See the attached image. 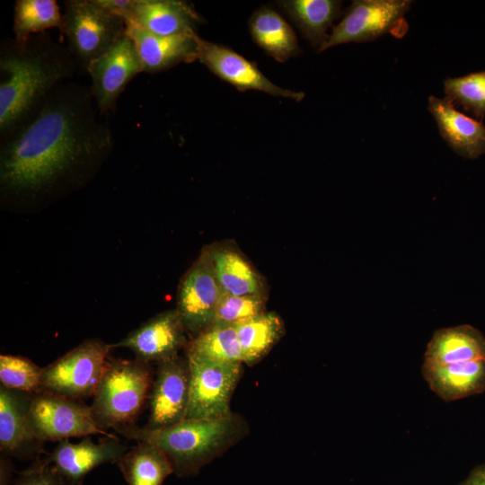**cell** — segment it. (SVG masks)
Returning a JSON list of instances; mask_svg holds the SVG:
<instances>
[{
  "mask_svg": "<svg viewBox=\"0 0 485 485\" xmlns=\"http://www.w3.org/2000/svg\"><path fill=\"white\" fill-rule=\"evenodd\" d=\"M103 116L91 88L71 81L58 86L29 119L1 138L2 190L36 198L78 182L113 149Z\"/></svg>",
  "mask_w": 485,
  "mask_h": 485,
  "instance_id": "6da1fadb",
  "label": "cell"
},
{
  "mask_svg": "<svg viewBox=\"0 0 485 485\" xmlns=\"http://www.w3.org/2000/svg\"><path fill=\"white\" fill-rule=\"evenodd\" d=\"M69 50L47 32L31 35L23 44L8 40L0 51L1 138L29 119L77 68Z\"/></svg>",
  "mask_w": 485,
  "mask_h": 485,
  "instance_id": "7a4b0ae2",
  "label": "cell"
},
{
  "mask_svg": "<svg viewBox=\"0 0 485 485\" xmlns=\"http://www.w3.org/2000/svg\"><path fill=\"white\" fill-rule=\"evenodd\" d=\"M248 431L234 413L220 419H184L171 427L150 430L136 425L117 430L128 439L158 446L179 477L192 476L238 442Z\"/></svg>",
  "mask_w": 485,
  "mask_h": 485,
  "instance_id": "3957f363",
  "label": "cell"
},
{
  "mask_svg": "<svg viewBox=\"0 0 485 485\" xmlns=\"http://www.w3.org/2000/svg\"><path fill=\"white\" fill-rule=\"evenodd\" d=\"M152 384L149 364L109 357L90 406L97 426L117 431L136 425Z\"/></svg>",
  "mask_w": 485,
  "mask_h": 485,
  "instance_id": "277c9868",
  "label": "cell"
},
{
  "mask_svg": "<svg viewBox=\"0 0 485 485\" xmlns=\"http://www.w3.org/2000/svg\"><path fill=\"white\" fill-rule=\"evenodd\" d=\"M64 5L63 34L75 61L86 70L125 33V20L100 7L93 0H66Z\"/></svg>",
  "mask_w": 485,
  "mask_h": 485,
  "instance_id": "5b68a950",
  "label": "cell"
},
{
  "mask_svg": "<svg viewBox=\"0 0 485 485\" xmlns=\"http://www.w3.org/2000/svg\"><path fill=\"white\" fill-rule=\"evenodd\" d=\"M111 345L88 339L43 368L42 392L80 401L93 397Z\"/></svg>",
  "mask_w": 485,
  "mask_h": 485,
  "instance_id": "8992f818",
  "label": "cell"
},
{
  "mask_svg": "<svg viewBox=\"0 0 485 485\" xmlns=\"http://www.w3.org/2000/svg\"><path fill=\"white\" fill-rule=\"evenodd\" d=\"M187 357L190 376L186 418L220 419L232 414L231 398L242 364L215 361L191 354H187Z\"/></svg>",
  "mask_w": 485,
  "mask_h": 485,
  "instance_id": "52a82bcc",
  "label": "cell"
},
{
  "mask_svg": "<svg viewBox=\"0 0 485 485\" xmlns=\"http://www.w3.org/2000/svg\"><path fill=\"white\" fill-rule=\"evenodd\" d=\"M29 419L36 438L42 443L92 435L116 437L97 426L90 406L52 393L31 395Z\"/></svg>",
  "mask_w": 485,
  "mask_h": 485,
  "instance_id": "ba28073f",
  "label": "cell"
},
{
  "mask_svg": "<svg viewBox=\"0 0 485 485\" xmlns=\"http://www.w3.org/2000/svg\"><path fill=\"white\" fill-rule=\"evenodd\" d=\"M409 0H356L332 29L319 52L336 45L374 40L393 32L404 22Z\"/></svg>",
  "mask_w": 485,
  "mask_h": 485,
  "instance_id": "9c48e42d",
  "label": "cell"
},
{
  "mask_svg": "<svg viewBox=\"0 0 485 485\" xmlns=\"http://www.w3.org/2000/svg\"><path fill=\"white\" fill-rule=\"evenodd\" d=\"M223 293L208 250L205 249L184 275L179 287L176 310L186 331L197 337L214 324Z\"/></svg>",
  "mask_w": 485,
  "mask_h": 485,
  "instance_id": "30bf717a",
  "label": "cell"
},
{
  "mask_svg": "<svg viewBox=\"0 0 485 485\" xmlns=\"http://www.w3.org/2000/svg\"><path fill=\"white\" fill-rule=\"evenodd\" d=\"M149 394V419L144 427L156 430L179 423L186 418L190 395V365L176 356L157 364Z\"/></svg>",
  "mask_w": 485,
  "mask_h": 485,
  "instance_id": "8fae6325",
  "label": "cell"
},
{
  "mask_svg": "<svg viewBox=\"0 0 485 485\" xmlns=\"http://www.w3.org/2000/svg\"><path fill=\"white\" fill-rule=\"evenodd\" d=\"M91 76V91L101 114L112 110L128 82L143 72L132 40L124 33L105 54L86 68Z\"/></svg>",
  "mask_w": 485,
  "mask_h": 485,
  "instance_id": "7c38bea8",
  "label": "cell"
},
{
  "mask_svg": "<svg viewBox=\"0 0 485 485\" xmlns=\"http://www.w3.org/2000/svg\"><path fill=\"white\" fill-rule=\"evenodd\" d=\"M198 60L239 91H260L296 101L304 97L302 92H294L276 85L260 71L255 63L223 45L200 39Z\"/></svg>",
  "mask_w": 485,
  "mask_h": 485,
  "instance_id": "4fadbf2b",
  "label": "cell"
},
{
  "mask_svg": "<svg viewBox=\"0 0 485 485\" xmlns=\"http://www.w3.org/2000/svg\"><path fill=\"white\" fill-rule=\"evenodd\" d=\"M185 331L178 311L169 310L151 318L111 348H128L136 359L158 364L178 356L186 346Z\"/></svg>",
  "mask_w": 485,
  "mask_h": 485,
  "instance_id": "5bb4252c",
  "label": "cell"
},
{
  "mask_svg": "<svg viewBox=\"0 0 485 485\" xmlns=\"http://www.w3.org/2000/svg\"><path fill=\"white\" fill-rule=\"evenodd\" d=\"M90 436L79 443L62 440L45 458L69 485H82L94 468L104 463H117L128 450L117 437L106 436L95 443Z\"/></svg>",
  "mask_w": 485,
  "mask_h": 485,
  "instance_id": "9a60e30c",
  "label": "cell"
},
{
  "mask_svg": "<svg viewBox=\"0 0 485 485\" xmlns=\"http://www.w3.org/2000/svg\"><path fill=\"white\" fill-rule=\"evenodd\" d=\"M125 33L137 48L144 72L156 73L180 63L198 59V34L160 36L150 33L131 20H125Z\"/></svg>",
  "mask_w": 485,
  "mask_h": 485,
  "instance_id": "2e32d148",
  "label": "cell"
},
{
  "mask_svg": "<svg viewBox=\"0 0 485 485\" xmlns=\"http://www.w3.org/2000/svg\"><path fill=\"white\" fill-rule=\"evenodd\" d=\"M31 395L0 384V451L5 457L28 458L42 452L29 419Z\"/></svg>",
  "mask_w": 485,
  "mask_h": 485,
  "instance_id": "e0dca14e",
  "label": "cell"
},
{
  "mask_svg": "<svg viewBox=\"0 0 485 485\" xmlns=\"http://www.w3.org/2000/svg\"><path fill=\"white\" fill-rule=\"evenodd\" d=\"M131 20L150 33L160 36L197 34L204 22L193 6L179 0H135Z\"/></svg>",
  "mask_w": 485,
  "mask_h": 485,
  "instance_id": "ac0fdd59",
  "label": "cell"
},
{
  "mask_svg": "<svg viewBox=\"0 0 485 485\" xmlns=\"http://www.w3.org/2000/svg\"><path fill=\"white\" fill-rule=\"evenodd\" d=\"M428 110L445 141L458 154L475 159L485 154V126L458 111L448 98L430 96Z\"/></svg>",
  "mask_w": 485,
  "mask_h": 485,
  "instance_id": "d6986e66",
  "label": "cell"
},
{
  "mask_svg": "<svg viewBox=\"0 0 485 485\" xmlns=\"http://www.w3.org/2000/svg\"><path fill=\"white\" fill-rule=\"evenodd\" d=\"M421 372L429 389L446 402L485 392V360L448 365L423 362Z\"/></svg>",
  "mask_w": 485,
  "mask_h": 485,
  "instance_id": "ffe728a7",
  "label": "cell"
},
{
  "mask_svg": "<svg viewBox=\"0 0 485 485\" xmlns=\"http://www.w3.org/2000/svg\"><path fill=\"white\" fill-rule=\"evenodd\" d=\"M485 360V336L469 324L436 330L424 354V362L434 365Z\"/></svg>",
  "mask_w": 485,
  "mask_h": 485,
  "instance_id": "44dd1931",
  "label": "cell"
},
{
  "mask_svg": "<svg viewBox=\"0 0 485 485\" xmlns=\"http://www.w3.org/2000/svg\"><path fill=\"white\" fill-rule=\"evenodd\" d=\"M207 250L223 292L234 295H264L261 277L239 251L227 246Z\"/></svg>",
  "mask_w": 485,
  "mask_h": 485,
  "instance_id": "7402d4cb",
  "label": "cell"
},
{
  "mask_svg": "<svg viewBox=\"0 0 485 485\" xmlns=\"http://www.w3.org/2000/svg\"><path fill=\"white\" fill-rule=\"evenodd\" d=\"M249 25L254 42L277 61L285 62L299 53L295 33L273 9L266 6L258 9Z\"/></svg>",
  "mask_w": 485,
  "mask_h": 485,
  "instance_id": "603a6c76",
  "label": "cell"
},
{
  "mask_svg": "<svg viewBox=\"0 0 485 485\" xmlns=\"http://www.w3.org/2000/svg\"><path fill=\"white\" fill-rule=\"evenodd\" d=\"M313 47L319 48L328 39L327 30L340 15V1L286 0L278 2Z\"/></svg>",
  "mask_w": 485,
  "mask_h": 485,
  "instance_id": "cb8c5ba5",
  "label": "cell"
},
{
  "mask_svg": "<svg viewBox=\"0 0 485 485\" xmlns=\"http://www.w3.org/2000/svg\"><path fill=\"white\" fill-rule=\"evenodd\" d=\"M117 463L128 485H163L174 473L166 454L147 442H137Z\"/></svg>",
  "mask_w": 485,
  "mask_h": 485,
  "instance_id": "d4e9b609",
  "label": "cell"
},
{
  "mask_svg": "<svg viewBox=\"0 0 485 485\" xmlns=\"http://www.w3.org/2000/svg\"><path fill=\"white\" fill-rule=\"evenodd\" d=\"M243 363L253 365L263 358L285 333L278 314L267 313L235 325Z\"/></svg>",
  "mask_w": 485,
  "mask_h": 485,
  "instance_id": "484cf974",
  "label": "cell"
},
{
  "mask_svg": "<svg viewBox=\"0 0 485 485\" xmlns=\"http://www.w3.org/2000/svg\"><path fill=\"white\" fill-rule=\"evenodd\" d=\"M51 28L64 31L63 14L55 0H17L14 4L13 33L18 44L25 43L31 35Z\"/></svg>",
  "mask_w": 485,
  "mask_h": 485,
  "instance_id": "4316f807",
  "label": "cell"
},
{
  "mask_svg": "<svg viewBox=\"0 0 485 485\" xmlns=\"http://www.w3.org/2000/svg\"><path fill=\"white\" fill-rule=\"evenodd\" d=\"M187 354L215 361L243 364L234 325H212L187 345Z\"/></svg>",
  "mask_w": 485,
  "mask_h": 485,
  "instance_id": "83f0119b",
  "label": "cell"
},
{
  "mask_svg": "<svg viewBox=\"0 0 485 485\" xmlns=\"http://www.w3.org/2000/svg\"><path fill=\"white\" fill-rule=\"evenodd\" d=\"M43 368L25 357L2 354L0 356L1 384L31 394L42 392Z\"/></svg>",
  "mask_w": 485,
  "mask_h": 485,
  "instance_id": "f1b7e54d",
  "label": "cell"
},
{
  "mask_svg": "<svg viewBox=\"0 0 485 485\" xmlns=\"http://www.w3.org/2000/svg\"><path fill=\"white\" fill-rule=\"evenodd\" d=\"M446 98L457 102L479 119L485 114V71L445 82Z\"/></svg>",
  "mask_w": 485,
  "mask_h": 485,
  "instance_id": "f546056e",
  "label": "cell"
},
{
  "mask_svg": "<svg viewBox=\"0 0 485 485\" xmlns=\"http://www.w3.org/2000/svg\"><path fill=\"white\" fill-rule=\"evenodd\" d=\"M265 312L264 295H234L224 292L214 324L235 326Z\"/></svg>",
  "mask_w": 485,
  "mask_h": 485,
  "instance_id": "4dcf8cb0",
  "label": "cell"
},
{
  "mask_svg": "<svg viewBox=\"0 0 485 485\" xmlns=\"http://www.w3.org/2000/svg\"><path fill=\"white\" fill-rule=\"evenodd\" d=\"M13 485H69L45 459L35 462L13 481Z\"/></svg>",
  "mask_w": 485,
  "mask_h": 485,
  "instance_id": "1f68e13d",
  "label": "cell"
},
{
  "mask_svg": "<svg viewBox=\"0 0 485 485\" xmlns=\"http://www.w3.org/2000/svg\"><path fill=\"white\" fill-rule=\"evenodd\" d=\"M94 3L104 10L128 19L135 4V0H93Z\"/></svg>",
  "mask_w": 485,
  "mask_h": 485,
  "instance_id": "d6a6232c",
  "label": "cell"
},
{
  "mask_svg": "<svg viewBox=\"0 0 485 485\" xmlns=\"http://www.w3.org/2000/svg\"><path fill=\"white\" fill-rule=\"evenodd\" d=\"M460 485H485V463L473 468Z\"/></svg>",
  "mask_w": 485,
  "mask_h": 485,
  "instance_id": "836d02e7",
  "label": "cell"
},
{
  "mask_svg": "<svg viewBox=\"0 0 485 485\" xmlns=\"http://www.w3.org/2000/svg\"><path fill=\"white\" fill-rule=\"evenodd\" d=\"M0 485H9L13 475V463L5 456H1Z\"/></svg>",
  "mask_w": 485,
  "mask_h": 485,
  "instance_id": "e575fe53",
  "label": "cell"
}]
</instances>
